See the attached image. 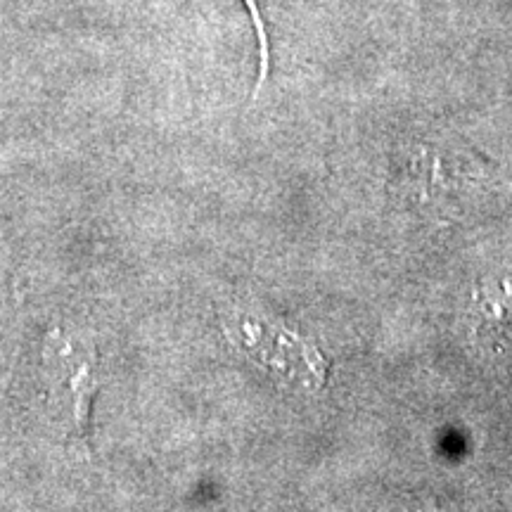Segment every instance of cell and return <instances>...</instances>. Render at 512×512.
Wrapping results in <instances>:
<instances>
[{"mask_svg": "<svg viewBox=\"0 0 512 512\" xmlns=\"http://www.w3.org/2000/svg\"><path fill=\"white\" fill-rule=\"evenodd\" d=\"M479 169L470 152L451 145L415 143L403 152L399 192L420 207H451L477 183Z\"/></svg>", "mask_w": 512, "mask_h": 512, "instance_id": "cell-3", "label": "cell"}, {"mask_svg": "<svg viewBox=\"0 0 512 512\" xmlns=\"http://www.w3.org/2000/svg\"><path fill=\"white\" fill-rule=\"evenodd\" d=\"M41 373L48 399L88 439V420L98 389V356L88 344L67 337L60 328L48 330L41 351Z\"/></svg>", "mask_w": 512, "mask_h": 512, "instance_id": "cell-2", "label": "cell"}, {"mask_svg": "<svg viewBox=\"0 0 512 512\" xmlns=\"http://www.w3.org/2000/svg\"><path fill=\"white\" fill-rule=\"evenodd\" d=\"M242 3H245L249 19H252L254 36H256V53H259V72H256V86H254V98H256L268 79V67H271V46H268L266 15H264V8H261V0H242Z\"/></svg>", "mask_w": 512, "mask_h": 512, "instance_id": "cell-4", "label": "cell"}, {"mask_svg": "<svg viewBox=\"0 0 512 512\" xmlns=\"http://www.w3.org/2000/svg\"><path fill=\"white\" fill-rule=\"evenodd\" d=\"M223 330L230 344L280 387L297 394L323 389L328 363L302 332L254 309L230 311Z\"/></svg>", "mask_w": 512, "mask_h": 512, "instance_id": "cell-1", "label": "cell"}]
</instances>
